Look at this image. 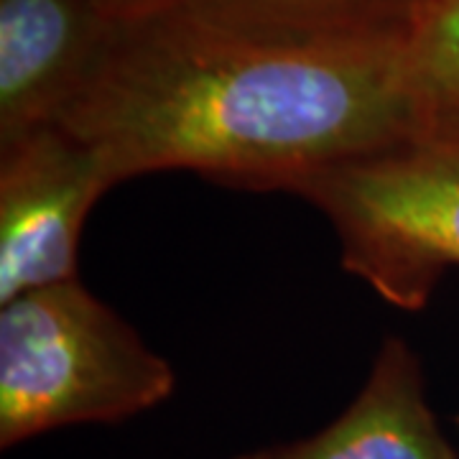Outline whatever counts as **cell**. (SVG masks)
<instances>
[{
  "label": "cell",
  "mask_w": 459,
  "mask_h": 459,
  "mask_svg": "<svg viewBox=\"0 0 459 459\" xmlns=\"http://www.w3.org/2000/svg\"><path fill=\"white\" fill-rule=\"evenodd\" d=\"M59 126L98 148L117 184L197 171L289 192L429 133L401 36L271 44L210 29L179 8L117 21Z\"/></svg>",
  "instance_id": "obj_1"
},
{
  "label": "cell",
  "mask_w": 459,
  "mask_h": 459,
  "mask_svg": "<svg viewBox=\"0 0 459 459\" xmlns=\"http://www.w3.org/2000/svg\"><path fill=\"white\" fill-rule=\"evenodd\" d=\"M174 368L80 281L0 304V446L115 424L174 394Z\"/></svg>",
  "instance_id": "obj_2"
},
{
  "label": "cell",
  "mask_w": 459,
  "mask_h": 459,
  "mask_svg": "<svg viewBox=\"0 0 459 459\" xmlns=\"http://www.w3.org/2000/svg\"><path fill=\"white\" fill-rule=\"evenodd\" d=\"M342 265L388 304L424 309L444 268L459 265V133L429 131L307 179Z\"/></svg>",
  "instance_id": "obj_3"
},
{
  "label": "cell",
  "mask_w": 459,
  "mask_h": 459,
  "mask_svg": "<svg viewBox=\"0 0 459 459\" xmlns=\"http://www.w3.org/2000/svg\"><path fill=\"white\" fill-rule=\"evenodd\" d=\"M115 177L59 123L0 146V304L74 281L84 220Z\"/></svg>",
  "instance_id": "obj_4"
},
{
  "label": "cell",
  "mask_w": 459,
  "mask_h": 459,
  "mask_svg": "<svg viewBox=\"0 0 459 459\" xmlns=\"http://www.w3.org/2000/svg\"><path fill=\"white\" fill-rule=\"evenodd\" d=\"M115 23L95 0H0V146L62 120Z\"/></svg>",
  "instance_id": "obj_5"
},
{
  "label": "cell",
  "mask_w": 459,
  "mask_h": 459,
  "mask_svg": "<svg viewBox=\"0 0 459 459\" xmlns=\"http://www.w3.org/2000/svg\"><path fill=\"white\" fill-rule=\"evenodd\" d=\"M235 459H457L437 427L419 358L388 337L358 398L316 434Z\"/></svg>",
  "instance_id": "obj_6"
},
{
  "label": "cell",
  "mask_w": 459,
  "mask_h": 459,
  "mask_svg": "<svg viewBox=\"0 0 459 459\" xmlns=\"http://www.w3.org/2000/svg\"><path fill=\"white\" fill-rule=\"evenodd\" d=\"M419 0H177L217 31L271 44H355L395 39Z\"/></svg>",
  "instance_id": "obj_7"
},
{
  "label": "cell",
  "mask_w": 459,
  "mask_h": 459,
  "mask_svg": "<svg viewBox=\"0 0 459 459\" xmlns=\"http://www.w3.org/2000/svg\"><path fill=\"white\" fill-rule=\"evenodd\" d=\"M401 47L429 131L459 133V0H419Z\"/></svg>",
  "instance_id": "obj_8"
},
{
  "label": "cell",
  "mask_w": 459,
  "mask_h": 459,
  "mask_svg": "<svg viewBox=\"0 0 459 459\" xmlns=\"http://www.w3.org/2000/svg\"><path fill=\"white\" fill-rule=\"evenodd\" d=\"M113 21H131L151 13H161L177 5V0H95Z\"/></svg>",
  "instance_id": "obj_9"
}]
</instances>
